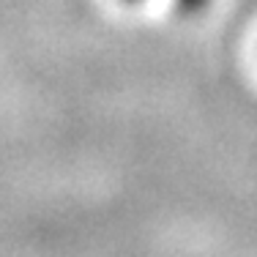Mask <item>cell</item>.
<instances>
[{
	"label": "cell",
	"instance_id": "1",
	"mask_svg": "<svg viewBox=\"0 0 257 257\" xmlns=\"http://www.w3.org/2000/svg\"><path fill=\"white\" fill-rule=\"evenodd\" d=\"M175 3H178L183 14H197V11H203L208 6V0H175Z\"/></svg>",
	"mask_w": 257,
	"mask_h": 257
},
{
	"label": "cell",
	"instance_id": "2",
	"mask_svg": "<svg viewBox=\"0 0 257 257\" xmlns=\"http://www.w3.org/2000/svg\"><path fill=\"white\" fill-rule=\"evenodd\" d=\"M128 3H137V0H128Z\"/></svg>",
	"mask_w": 257,
	"mask_h": 257
}]
</instances>
